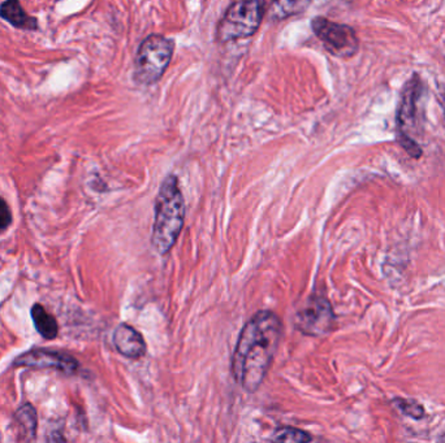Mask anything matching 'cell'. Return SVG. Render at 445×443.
Listing matches in <instances>:
<instances>
[{
  "label": "cell",
  "mask_w": 445,
  "mask_h": 443,
  "mask_svg": "<svg viewBox=\"0 0 445 443\" xmlns=\"http://www.w3.org/2000/svg\"><path fill=\"white\" fill-rule=\"evenodd\" d=\"M265 16V0H240L232 4L218 26L219 40L224 43L254 35Z\"/></svg>",
  "instance_id": "cell-4"
},
{
  "label": "cell",
  "mask_w": 445,
  "mask_h": 443,
  "mask_svg": "<svg viewBox=\"0 0 445 443\" xmlns=\"http://www.w3.org/2000/svg\"><path fill=\"white\" fill-rule=\"evenodd\" d=\"M114 345L122 356L132 360H137L146 353L145 339L128 324H120L115 329Z\"/></svg>",
  "instance_id": "cell-8"
},
{
  "label": "cell",
  "mask_w": 445,
  "mask_h": 443,
  "mask_svg": "<svg viewBox=\"0 0 445 443\" xmlns=\"http://www.w3.org/2000/svg\"><path fill=\"white\" fill-rule=\"evenodd\" d=\"M30 314H32L33 324L35 329L43 338H57V333H59L57 319L49 314L45 307L42 305H34L30 309Z\"/></svg>",
  "instance_id": "cell-12"
},
{
  "label": "cell",
  "mask_w": 445,
  "mask_h": 443,
  "mask_svg": "<svg viewBox=\"0 0 445 443\" xmlns=\"http://www.w3.org/2000/svg\"><path fill=\"white\" fill-rule=\"evenodd\" d=\"M335 314L328 299L311 295L296 314L299 331L308 337H320L332 331Z\"/></svg>",
  "instance_id": "cell-6"
},
{
  "label": "cell",
  "mask_w": 445,
  "mask_h": 443,
  "mask_svg": "<svg viewBox=\"0 0 445 443\" xmlns=\"http://www.w3.org/2000/svg\"><path fill=\"white\" fill-rule=\"evenodd\" d=\"M12 224V213L7 201L0 196V233L7 230Z\"/></svg>",
  "instance_id": "cell-17"
},
{
  "label": "cell",
  "mask_w": 445,
  "mask_h": 443,
  "mask_svg": "<svg viewBox=\"0 0 445 443\" xmlns=\"http://www.w3.org/2000/svg\"><path fill=\"white\" fill-rule=\"evenodd\" d=\"M15 424L17 425V432L20 435V439H34L38 419H37V411L32 404H24L17 410L15 415Z\"/></svg>",
  "instance_id": "cell-11"
},
{
  "label": "cell",
  "mask_w": 445,
  "mask_h": 443,
  "mask_svg": "<svg viewBox=\"0 0 445 443\" xmlns=\"http://www.w3.org/2000/svg\"><path fill=\"white\" fill-rule=\"evenodd\" d=\"M311 29L316 38L323 43L324 49L337 57H354L359 49V40L353 28L337 24L325 17H316Z\"/></svg>",
  "instance_id": "cell-5"
},
{
  "label": "cell",
  "mask_w": 445,
  "mask_h": 443,
  "mask_svg": "<svg viewBox=\"0 0 445 443\" xmlns=\"http://www.w3.org/2000/svg\"><path fill=\"white\" fill-rule=\"evenodd\" d=\"M272 441L276 442H310L311 435L297 429V427H283L277 429L274 435Z\"/></svg>",
  "instance_id": "cell-14"
},
{
  "label": "cell",
  "mask_w": 445,
  "mask_h": 443,
  "mask_svg": "<svg viewBox=\"0 0 445 443\" xmlns=\"http://www.w3.org/2000/svg\"><path fill=\"white\" fill-rule=\"evenodd\" d=\"M420 94H421V82L417 76H414L413 78L406 83L398 113H397L398 131H403L410 121H414L417 100L420 98Z\"/></svg>",
  "instance_id": "cell-9"
},
{
  "label": "cell",
  "mask_w": 445,
  "mask_h": 443,
  "mask_svg": "<svg viewBox=\"0 0 445 443\" xmlns=\"http://www.w3.org/2000/svg\"><path fill=\"white\" fill-rule=\"evenodd\" d=\"M185 221V201L176 176L163 181L155 201V220L151 243L159 255H167L178 242Z\"/></svg>",
  "instance_id": "cell-2"
},
{
  "label": "cell",
  "mask_w": 445,
  "mask_h": 443,
  "mask_svg": "<svg viewBox=\"0 0 445 443\" xmlns=\"http://www.w3.org/2000/svg\"><path fill=\"white\" fill-rule=\"evenodd\" d=\"M398 142L400 145L404 147L406 150V153H409L414 159H418L422 155L421 147L418 146V143L409 137V136H405V134H398Z\"/></svg>",
  "instance_id": "cell-16"
},
{
  "label": "cell",
  "mask_w": 445,
  "mask_h": 443,
  "mask_svg": "<svg viewBox=\"0 0 445 443\" xmlns=\"http://www.w3.org/2000/svg\"><path fill=\"white\" fill-rule=\"evenodd\" d=\"M0 17L17 29H23V30L38 29L37 20L25 12L20 0H6L0 6Z\"/></svg>",
  "instance_id": "cell-10"
},
{
  "label": "cell",
  "mask_w": 445,
  "mask_h": 443,
  "mask_svg": "<svg viewBox=\"0 0 445 443\" xmlns=\"http://www.w3.org/2000/svg\"><path fill=\"white\" fill-rule=\"evenodd\" d=\"M173 54V42L163 35H150L139 46L134 81L139 85H154L167 71Z\"/></svg>",
  "instance_id": "cell-3"
},
{
  "label": "cell",
  "mask_w": 445,
  "mask_h": 443,
  "mask_svg": "<svg viewBox=\"0 0 445 443\" xmlns=\"http://www.w3.org/2000/svg\"><path fill=\"white\" fill-rule=\"evenodd\" d=\"M283 336V324L272 311H259L245 324L232 356V374L248 393H255Z\"/></svg>",
  "instance_id": "cell-1"
},
{
  "label": "cell",
  "mask_w": 445,
  "mask_h": 443,
  "mask_svg": "<svg viewBox=\"0 0 445 443\" xmlns=\"http://www.w3.org/2000/svg\"><path fill=\"white\" fill-rule=\"evenodd\" d=\"M311 3L313 0H275L271 7V18L282 21L300 15Z\"/></svg>",
  "instance_id": "cell-13"
},
{
  "label": "cell",
  "mask_w": 445,
  "mask_h": 443,
  "mask_svg": "<svg viewBox=\"0 0 445 443\" xmlns=\"http://www.w3.org/2000/svg\"><path fill=\"white\" fill-rule=\"evenodd\" d=\"M440 441H441V442H445V433L440 437Z\"/></svg>",
  "instance_id": "cell-18"
},
{
  "label": "cell",
  "mask_w": 445,
  "mask_h": 443,
  "mask_svg": "<svg viewBox=\"0 0 445 443\" xmlns=\"http://www.w3.org/2000/svg\"><path fill=\"white\" fill-rule=\"evenodd\" d=\"M393 406L396 407L398 411L403 412L404 415L414 420L423 419L424 415H426L423 406L418 402H414V401L395 399V401H393Z\"/></svg>",
  "instance_id": "cell-15"
},
{
  "label": "cell",
  "mask_w": 445,
  "mask_h": 443,
  "mask_svg": "<svg viewBox=\"0 0 445 443\" xmlns=\"http://www.w3.org/2000/svg\"><path fill=\"white\" fill-rule=\"evenodd\" d=\"M16 367H29V368H50L63 372L67 374L76 373L80 364L72 355L64 351H57L50 348H33L24 354L17 356L13 362Z\"/></svg>",
  "instance_id": "cell-7"
}]
</instances>
